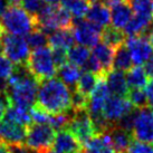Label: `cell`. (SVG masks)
Listing matches in <instances>:
<instances>
[{
  "label": "cell",
  "instance_id": "6da1fadb",
  "mask_svg": "<svg viewBox=\"0 0 153 153\" xmlns=\"http://www.w3.org/2000/svg\"><path fill=\"white\" fill-rule=\"evenodd\" d=\"M36 104L49 114L72 110V93L59 78H49L39 83Z\"/></svg>",
  "mask_w": 153,
  "mask_h": 153
},
{
  "label": "cell",
  "instance_id": "7a4b0ae2",
  "mask_svg": "<svg viewBox=\"0 0 153 153\" xmlns=\"http://www.w3.org/2000/svg\"><path fill=\"white\" fill-rule=\"evenodd\" d=\"M0 26L4 33L15 36H27L37 29V19L19 6H9L0 17Z\"/></svg>",
  "mask_w": 153,
  "mask_h": 153
},
{
  "label": "cell",
  "instance_id": "3957f363",
  "mask_svg": "<svg viewBox=\"0 0 153 153\" xmlns=\"http://www.w3.org/2000/svg\"><path fill=\"white\" fill-rule=\"evenodd\" d=\"M26 67L38 83L55 77L58 69L53 59L51 47L48 46L36 48L31 51Z\"/></svg>",
  "mask_w": 153,
  "mask_h": 153
},
{
  "label": "cell",
  "instance_id": "277c9868",
  "mask_svg": "<svg viewBox=\"0 0 153 153\" xmlns=\"http://www.w3.org/2000/svg\"><path fill=\"white\" fill-rule=\"evenodd\" d=\"M56 131L49 124H30L27 126L25 145L36 153H47L53 148Z\"/></svg>",
  "mask_w": 153,
  "mask_h": 153
},
{
  "label": "cell",
  "instance_id": "5b68a950",
  "mask_svg": "<svg viewBox=\"0 0 153 153\" xmlns=\"http://www.w3.org/2000/svg\"><path fill=\"white\" fill-rule=\"evenodd\" d=\"M0 51L16 66H24L30 55V47L22 36H15L2 31L0 35Z\"/></svg>",
  "mask_w": 153,
  "mask_h": 153
},
{
  "label": "cell",
  "instance_id": "8992f818",
  "mask_svg": "<svg viewBox=\"0 0 153 153\" xmlns=\"http://www.w3.org/2000/svg\"><path fill=\"white\" fill-rule=\"evenodd\" d=\"M71 121L68 124V130L72 132L73 135L77 141L84 145L92 137L96 135V131L94 128L93 121L91 119L87 110H71Z\"/></svg>",
  "mask_w": 153,
  "mask_h": 153
},
{
  "label": "cell",
  "instance_id": "52a82bcc",
  "mask_svg": "<svg viewBox=\"0 0 153 153\" xmlns=\"http://www.w3.org/2000/svg\"><path fill=\"white\" fill-rule=\"evenodd\" d=\"M72 30L74 39L78 43V45L85 47H95L101 40L103 29L83 18L73 20Z\"/></svg>",
  "mask_w": 153,
  "mask_h": 153
},
{
  "label": "cell",
  "instance_id": "ba28073f",
  "mask_svg": "<svg viewBox=\"0 0 153 153\" xmlns=\"http://www.w3.org/2000/svg\"><path fill=\"white\" fill-rule=\"evenodd\" d=\"M27 126L2 117L0 119V142L8 146H24Z\"/></svg>",
  "mask_w": 153,
  "mask_h": 153
},
{
  "label": "cell",
  "instance_id": "9c48e42d",
  "mask_svg": "<svg viewBox=\"0 0 153 153\" xmlns=\"http://www.w3.org/2000/svg\"><path fill=\"white\" fill-rule=\"evenodd\" d=\"M132 135L136 141L153 143V113L149 107L137 110Z\"/></svg>",
  "mask_w": 153,
  "mask_h": 153
},
{
  "label": "cell",
  "instance_id": "30bf717a",
  "mask_svg": "<svg viewBox=\"0 0 153 153\" xmlns=\"http://www.w3.org/2000/svg\"><path fill=\"white\" fill-rule=\"evenodd\" d=\"M133 110L134 107L128 97L110 95L103 108V115L108 123L115 125L123 116L128 114Z\"/></svg>",
  "mask_w": 153,
  "mask_h": 153
},
{
  "label": "cell",
  "instance_id": "8fae6325",
  "mask_svg": "<svg viewBox=\"0 0 153 153\" xmlns=\"http://www.w3.org/2000/svg\"><path fill=\"white\" fill-rule=\"evenodd\" d=\"M135 66L145 64L153 54V46L146 36H131L125 42Z\"/></svg>",
  "mask_w": 153,
  "mask_h": 153
},
{
  "label": "cell",
  "instance_id": "7c38bea8",
  "mask_svg": "<svg viewBox=\"0 0 153 153\" xmlns=\"http://www.w3.org/2000/svg\"><path fill=\"white\" fill-rule=\"evenodd\" d=\"M110 95V91L107 88L106 82H105V76H102L100 78L95 89L93 91V93L88 97L86 110L91 115V117L103 115V108Z\"/></svg>",
  "mask_w": 153,
  "mask_h": 153
},
{
  "label": "cell",
  "instance_id": "4fadbf2b",
  "mask_svg": "<svg viewBox=\"0 0 153 153\" xmlns=\"http://www.w3.org/2000/svg\"><path fill=\"white\" fill-rule=\"evenodd\" d=\"M51 149L55 153H83V145L68 128L56 133Z\"/></svg>",
  "mask_w": 153,
  "mask_h": 153
},
{
  "label": "cell",
  "instance_id": "5bb4252c",
  "mask_svg": "<svg viewBox=\"0 0 153 153\" xmlns=\"http://www.w3.org/2000/svg\"><path fill=\"white\" fill-rule=\"evenodd\" d=\"M153 28V16L150 15H135L132 17L126 27L124 28V34L128 37L131 36H146Z\"/></svg>",
  "mask_w": 153,
  "mask_h": 153
},
{
  "label": "cell",
  "instance_id": "9a60e30c",
  "mask_svg": "<svg viewBox=\"0 0 153 153\" xmlns=\"http://www.w3.org/2000/svg\"><path fill=\"white\" fill-rule=\"evenodd\" d=\"M85 17L86 20L104 29L111 24V10L107 4L100 1H92Z\"/></svg>",
  "mask_w": 153,
  "mask_h": 153
},
{
  "label": "cell",
  "instance_id": "2e32d148",
  "mask_svg": "<svg viewBox=\"0 0 153 153\" xmlns=\"http://www.w3.org/2000/svg\"><path fill=\"white\" fill-rule=\"evenodd\" d=\"M111 24L112 27L122 30L128 25L133 17V11L128 4V0L111 6Z\"/></svg>",
  "mask_w": 153,
  "mask_h": 153
},
{
  "label": "cell",
  "instance_id": "e0dca14e",
  "mask_svg": "<svg viewBox=\"0 0 153 153\" xmlns=\"http://www.w3.org/2000/svg\"><path fill=\"white\" fill-rule=\"evenodd\" d=\"M105 82L111 95H116V96L128 95V86L124 72L112 69L105 75Z\"/></svg>",
  "mask_w": 153,
  "mask_h": 153
},
{
  "label": "cell",
  "instance_id": "ac0fdd59",
  "mask_svg": "<svg viewBox=\"0 0 153 153\" xmlns=\"http://www.w3.org/2000/svg\"><path fill=\"white\" fill-rule=\"evenodd\" d=\"M115 49L107 46L105 44H97L93 47V51L91 53V56L97 62L100 67L102 69L103 75L105 76L107 73L113 69V57H114Z\"/></svg>",
  "mask_w": 153,
  "mask_h": 153
},
{
  "label": "cell",
  "instance_id": "d6986e66",
  "mask_svg": "<svg viewBox=\"0 0 153 153\" xmlns=\"http://www.w3.org/2000/svg\"><path fill=\"white\" fill-rule=\"evenodd\" d=\"M83 153H114L108 132L97 134L83 145Z\"/></svg>",
  "mask_w": 153,
  "mask_h": 153
},
{
  "label": "cell",
  "instance_id": "ffe728a7",
  "mask_svg": "<svg viewBox=\"0 0 153 153\" xmlns=\"http://www.w3.org/2000/svg\"><path fill=\"white\" fill-rule=\"evenodd\" d=\"M108 135L112 141V145L114 148V151L120 153H126L128 152L130 145L134 141L133 135L131 132H128L123 128H119L114 125L113 128L108 131Z\"/></svg>",
  "mask_w": 153,
  "mask_h": 153
},
{
  "label": "cell",
  "instance_id": "44dd1931",
  "mask_svg": "<svg viewBox=\"0 0 153 153\" xmlns=\"http://www.w3.org/2000/svg\"><path fill=\"white\" fill-rule=\"evenodd\" d=\"M74 36L72 29H58L48 35V45L53 48L68 49L74 45Z\"/></svg>",
  "mask_w": 153,
  "mask_h": 153
},
{
  "label": "cell",
  "instance_id": "7402d4cb",
  "mask_svg": "<svg viewBox=\"0 0 153 153\" xmlns=\"http://www.w3.org/2000/svg\"><path fill=\"white\" fill-rule=\"evenodd\" d=\"M57 74L59 76L60 81L63 82L68 88L75 89L77 82H78V79H79V77L82 75V71L81 68L76 66V65L66 63L65 65L60 66L57 69Z\"/></svg>",
  "mask_w": 153,
  "mask_h": 153
},
{
  "label": "cell",
  "instance_id": "603a6c76",
  "mask_svg": "<svg viewBox=\"0 0 153 153\" xmlns=\"http://www.w3.org/2000/svg\"><path fill=\"white\" fill-rule=\"evenodd\" d=\"M101 77L102 76L91 72L82 73L81 77H79V79L77 82L76 87H75L74 91H76L79 94H82L85 97L88 98L91 96V94L93 93V91L95 89Z\"/></svg>",
  "mask_w": 153,
  "mask_h": 153
},
{
  "label": "cell",
  "instance_id": "cb8c5ba5",
  "mask_svg": "<svg viewBox=\"0 0 153 153\" xmlns=\"http://www.w3.org/2000/svg\"><path fill=\"white\" fill-rule=\"evenodd\" d=\"M126 82H128V89L131 88H141L146 87L149 83V76L145 69L141 66H134L130 68L126 73Z\"/></svg>",
  "mask_w": 153,
  "mask_h": 153
},
{
  "label": "cell",
  "instance_id": "d4e9b609",
  "mask_svg": "<svg viewBox=\"0 0 153 153\" xmlns=\"http://www.w3.org/2000/svg\"><path fill=\"white\" fill-rule=\"evenodd\" d=\"M132 67H133V62H132L131 53L128 51V46L123 44L122 46L117 47L114 51L113 68L121 72H128Z\"/></svg>",
  "mask_w": 153,
  "mask_h": 153
},
{
  "label": "cell",
  "instance_id": "484cf974",
  "mask_svg": "<svg viewBox=\"0 0 153 153\" xmlns=\"http://www.w3.org/2000/svg\"><path fill=\"white\" fill-rule=\"evenodd\" d=\"M101 39L103 40V43L107 45V46L112 47L116 49L117 47L122 46L123 44H125V34L122 30H119L114 28V27H105L102 30V36Z\"/></svg>",
  "mask_w": 153,
  "mask_h": 153
},
{
  "label": "cell",
  "instance_id": "4316f807",
  "mask_svg": "<svg viewBox=\"0 0 153 153\" xmlns=\"http://www.w3.org/2000/svg\"><path fill=\"white\" fill-rule=\"evenodd\" d=\"M4 117L10 120V121H13L18 124H22L24 126H28L33 122L29 111L22 108V107L16 106V105H9Z\"/></svg>",
  "mask_w": 153,
  "mask_h": 153
},
{
  "label": "cell",
  "instance_id": "83f0119b",
  "mask_svg": "<svg viewBox=\"0 0 153 153\" xmlns=\"http://www.w3.org/2000/svg\"><path fill=\"white\" fill-rule=\"evenodd\" d=\"M91 56V51L87 47L82 45H73L67 51V58L71 64L76 65L78 67H83L85 63L88 60Z\"/></svg>",
  "mask_w": 153,
  "mask_h": 153
},
{
  "label": "cell",
  "instance_id": "f1b7e54d",
  "mask_svg": "<svg viewBox=\"0 0 153 153\" xmlns=\"http://www.w3.org/2000/svg\"><path fill=\"white\" fill-rule=\"evenodd\" d=\"M92 4V0H72L68 4H64L71 16L74 19H83L88 11L89 6Z\"/></svg>",
  "mask_w": 153,
  "mask_h": 153
},
{
  "label": "cell",
  "instance_id": "f546056e",
  "mask_svg": "<svg viewBox=\"0 0 153 153\" xmlns=\"http://www.w3.org/2000/svg\"><path fill=\"white\" fill-rule=\"evenodd\" d=\"M126 96H128V100L131 102V104L133 105L134 108L141 110V108H144V107H149L150 103L144 89H141V88L128 89Z\"/></svg>",
  "mask_w": 153,
  "mask_h": 153
},
{
  "label": "cell",
  "instance_id": "4dcf8cb0",
  "mask_svg": "<svg viewBox=\"0 0 153 153\" xmlns=\"http://www.w3.org/2000/svg\"><path fill=\"white\" fill-rule=\"evenodd\" d=\"M26 42L28 43L30 48L36 49V48H40V47H45L48 45V35L45 34L44 31L40 29H35L31 33L26 36Z\"/></svg>",
  "mask_w": 153,
  "mask_h": 153
},
{
  "label": "cell",
  "instance_id": "1f68e13d",
  "mask_svg": "<svg viewBox=\"0 0 153 153\" xmlns=\"http://www.w3.org/2000/svg\"><path fill=\"white\" fill-rule=\"evenodd\" d=\"M71 121V112H65V113H58V114H51L49 122L48 124L55 131H60L68 128V124Z\"/></svg>",
  "mask_w": 153,
  "mask_h": 153
},
{
  "label": "cell",
  "instance_id": "d6a6232c",
  "mask_svg": "<svg viewBox=\"0 0 153 153\" xmlns=\"http://www.w3.org/2000/svg\"><path fill=\"white\" fill-rule=\"evenodd\" d=\"M132 11L135 15H150L153 16L151 0H128Z\"/></svg>",
  "mask_w": 153,
  "mask_h": 153
},
{
  "label": "cell",
  "instance_id": "836d02e7",
  "mask_svg": "<svg viewBox=\"0 0 153 153\" xmlns=\"http://www.w3.org/2000/svg\"><path fill=\"white\" fill-rule=\"evenodd\" d=\"M29 113L31 116V121L36 124H48L51 114L47 113L46 111L43 110L37 104H34L29 108Z\"/></svg>",
  "mask_w": 153,
  "mask_h": 153
},
{
  "label": "cell",
  "instance_id": "e575fe53",
  "mask_svg": "<svg viewBox=\"0 0 153 153\" xmlns=\"http://www.w3.org/2000/svg\"><path fill=\"white\" fill-rule=\"evenodd\" d=\"M16 65L0 51V79L7 81L15 71Z\"/></svg>",
  "mask_w": 153,
  "mask_h": 153
},
{
  "label": "cell",
  "instance_id": "d590c367",
  "mask_svg": "<svg viewBox=\"0 0 153 153\" xmlns=\"http://www.w3.org/2000/svg\"><path fill=\"white\" fill-rule=\"evenodd\" d=\"M22 8L25 9L27 13H29L30 15L36 17L40 13L45 2H43V0H22Z\"/></svg>",
  "mask_w": 153,
  "mask_h": 153
},
{
  "label": "cell",
  "instance_id": "8d00e7d4",
  "mask_svg": "<svg viewBox=\"0 0 153 153\" xmlns=\"http://www.w3.org/2000/svg\"><path fill=\"white\" fill-rule=\"evenodd\" d=\"M126 153H153V145L140 141H133Z\"/></svg>",
  "mask_w": 153,
  "mask_h": 153
},
{
  "label": "cell",
  "instance_id": "74e56055",
  "mask_svg": "<svg viewBox=\"0 0 153 153\" xmlns=\"http://www.w3.org/2000/svg\"><path fill=\"white\" fill-rule=\"evenodd\" d=\"M51 55H53V59L55 62V65L57 66V68H59L60 66H63V65L67 63V49H64V48H53L51 49Z\"/></svg>",
  "mask_w": 153,
  "mask_h": 153
},
{
  "label": "cell",
  "instance_id": "f35d334b",
  "mask_svg": "<svg viewBox=\"0 0 153 153\" xmlns=\"http://www.w3.org/2000/svg\"><path fill=\"white\" fill-rule=\"evenodd\" d=\"M9 105H10V102H9L7 94H0V119L4 117V113L9 107Z\"/></svg>",
  "mask_w": 153,
  "mask_h": 153
},
{
  "label": "cell",
  "instance_id": "ab89813d",
  "mask_svg": "<svg viewBox=\"0 0 153 153\" xmlns=\"http://www.w3.org/2000/svg\"><path fill=\"white\" fill-rule=\"evenodd\" d=\"M145 93H146V96H148L150 105H152L153 104V78L148 83V85L145 87Z\"/></svg>",
  "mask_w": 153,
  "mask_h": 153
},
{
  "label": "cell",
  "instance_id": "60d3db41",
  "mask_svg": "<svg viewBox=\"0 0 153 153\" xmlns=\"http://www.w3.org/2000/svg\"><path fill=\"white\" fill-rule=\"evenodd\" d=\"M9 149H10L11 153H36L28 149L26 145H24V146H9Z\"/></svg>",
  "mask_w": 153,
  "mask_h": 153
},
{
  "label": "cell",
  "instance_id": "b9f144b4",
  "mask_svg": "<svg viewBox=\"0 0 153 153\" xmlns=\"http://www.w3.org/2000/svg\"><path fill=\"white\" fill-rule=\"evenodd\" d=\"M144 69H145V72H146V74H148V76L153 78V54L149 59H148V62L145 63Z\"/></svg>",
  "mask_w": 153,
  "mask_h": 153
},
{
  "label": "cell",
  "instance_id": "7bdbcfd3",
  "mask_svg": "<svg viewBox=\"0 0 153 153\" xmlns=\"http://www.w3.org/2000/svg\"><path fill=\"white\" fill-rule=\"evenodd\" d=\"M6 9H7V1L6 0H0V17L4 13Z\"/></svg>",
  "mask_w": 153,
  "mask_h": 153
},
{
  "label": "cell",
  "instance_id": "ee69618b",
  "mask_svg": "<svg viewBox=\"0 0 153 153\" xmlns=\"http://www.w3.org/2000/svg\"><path fill=\"white\" fill-rule=\"evenodd\" d=\"M0 153H11V152H10V149H9L8 145H6L0 142Z\"/></svg>",
  "mask_w": 153,
  "mask_h": 153
},
{
  "label": "cell",
  "instance_id": "f6af8a7d",
  "mask_svg": "<svg viewBox=\"0 0 153 153\" xmlns=\"http://www.w3.org/2000/svg\"><path fill=\"white\" fill-rule=\"evenodd\" d=\"M7 1V4L9 6H19L22 4V0H6Z\"/></svg>",
  "mask_w": 153,
  "mask_h": 153
},
{
  "label": "cell",
  "instance_id": "bcb514c9",
  "mask_svg": "<svg viewBox=\"0 0 153 153\" xmlns=\"http://www.w3.org/2000/svg\"><path fill=\"white\" fill-rule=\"evenodd\" d=\"M43 2L47 4H53V6H56L60 2V0H43Z\"/></svg>",
  "mask_w": 153,
  "mask_h": 153
},
{
  "label": "cell",
  "instance_id": "7dc6e473",
  "mask_svg": "<svg viewBox=\"0 0 153 153\" xmlns=\"http://www.w3.org/2000/svg\"><path fill=\"white\" fill-rule=\"evenodd\" d=\"M148 39H149L151 45L153 46V28L151 29V31L149 33V35H148Z\"/></svg>",
  "mask_w": 153,
  "mask_h": 153
},
{
  "label": "cell",
  "instance_id": "c3c4849f",
  "mask_svg": "<svg viewBox=\"0 0 153 153\" xmlns=\"http://www.w3.org/2000/svg\"><path fill=\"white\" fill-rule=\"evenodd\" d=\"M92 1H100V2H103V4H108V1H110V0H92Z\"/></svg>",
  "mask_w": 153,
  "mask_h": 153
},
{
  "label": "cell",
  "instance_id": "681fc988",
  "mask_svg": "<svg viewBox=\"0 0 153 153\" xmlns=\"http://www.w3.org/2000/svg\"><path fill=\"white\" fill-rule=\"evenodd\" d=\"M69 1H72V0H60V2H62V6H64V4H68Z\"/></svg>",
  "mask_w": 153,
  "mask_h": 153
},
{
  "label": "cell",
  "instance_id": "f907efd6",
  "mask_svg": "<svg viewBox=\"0 0 153 153\" xmlns=\"http://www.w3.org/2000/svg\"><path fill=\"white\" fill-rule=\"evenodd\" d=\"M2 31H4V30H2V28H1V26H0V35L2 34Z\"/></svg>",
  "mask_w": 153,
  "mask_h": 153
},
{
  "label": "cell",
  "instance_id": "816d5d0a",
  "mask_svg": "<svg viewBox=\"0 0 153 153\" xmlns=\"http://www.w3.org/2000/svg\"><path fill=\"white\" fill-rule=\"evenodd\" d=\"M47 153H55V152H54V151H48Z\"/></svg>",
  "mask_w": 153,
  "mask_h": 153
},
{
  "label": "cell",
  "instance_id": "f5cc1de1",
  "mask_svg": "<svg viewBox=\"0 0 153 153\" xmlns=\"http://www.w3.org/2000/svg\"><path fill=\"white\" fill-rule=\"evenodd\" d=\"M151 4H152V8H153V0H151Z\"/></svg>",
  "mask_w": 153,
  "mask_h": 153
},
{
  "label": "cell",
  "instance_id": "db71d44e",
  "mask_svg": "<svg viewBox=\"0 0 153 153\" xmlns=\"http://www.w3.org/2000/svg\"><path fill=\"white\" fill-rule=\"evenodd\" d=\"M151 111H152V113H153V104H152V108H151Z\"/></svg>",
  "mask_w": 153,
  "mask_h": 153
},
{
  "label": "cell",
  "instance_id": "11a10c76",
  "mask_svg": "<svg viewBox=\"0 0 153 153\" xmlns=\"http://www.w3.org/2000/svg\"><path fill=\"white\" fill-rule=\"evenodd\" d=\"M116 153H120V152H116Z\"/></svg>",
  "mask_w": 153,
  "mask_h": 153
}]
</instances>
